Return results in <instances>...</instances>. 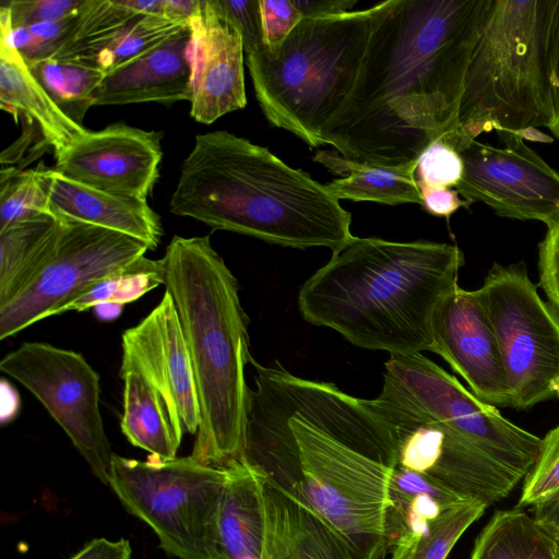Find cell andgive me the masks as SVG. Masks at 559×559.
Returning <instances> with one entry per match:
<instances>
[{"label": "cell", "mask_w": 559, "mask_h": 559, "mask_svg": "<svg viewBox=\"0 0 559 559\" xmlns=\"http://www.w3.org/2000/svg\"><path fill=\"white\" fill-rule=\"evenodd\" d=\"M123 411L120 428L128 441L162 460L177 457L185 429L178 411L155 379L122 352Z\"/></svg>", "instance_id": "obj_20"}, {"label": "cell", "mask_w": 559, "mask_h": 559, "mask_svg": "<svg viewBox=\"0 0 559 559\" xmlns=\"http://www.w3.org/2000/svg\"><path fill=\"white\" fill-rule=\"evenodd\" d=\"M424 209L431 215L450 217L462 206H468L469 201L461 199L459 192L451 188L420 189Z\"/></svg>", "instance_id": "obj_40"}, {"label": "cell", "mask_w": 559, "mask_h": 559, "mask_svg": "<svg viewBox=\"0 0 559 559\" xmlns=\"http://www.w3.org/2000/svg\"><path fill=\"white\" fill-rule=\"evenodd\" d=\"M182 26L185 25L171 22L164 15H142L107 39L60 60L80 62L106 73L158 44Z\"/></svg>", "instance_id": "obj_28"}, {"label": "cell", "mask_w": 559, "mask_h": 559, "mask_svg": "<svg viewBox=\"0 0 559 559\" xmlns=\"http://www.w3.org/2000/svg\"><path fill=\"white\" fill-rule=\"evenodd\" d=\"M377 399L450 430L521 478L539 453L540 438L504 418L421 353L390 355Z\"/></svg>", "instance_id": "obj_9"}, {"label": "cell", "mask_w": 559, "mask_h": 559, "mask_svg": "<svg viewBox=\"0 0 559 559\" xmlns=\"http://www.w3.org/2000/svg\"><path fill=\"white\" fill-rule=\"evenodd\" d=\"M61 219L44 214L0 230V307L40 273L55 248Z\"/></svg>", "instance_id": "obj_25"}, {"label": "cell", "mask_w": 559, "mask_h": 559, "mask_svg": "<svg viewBox=\"0 0 559 559\" xmlns=\"http://www.w3.org/2000/svg\"><path fill=\"white\" fill-rule=\"evenodd\" d=\"M160 134L119 122L80 135L53 169L85 186L146 201L159 175Z\"/></svg>", "instance_id": "obj_14"}, {"label": "cell", "mask_w": 559, "mask_h": 559, "mask_svg": "<svg viewBox=\"0 0 559 559\" xmlns=\"http://www.w3.org/2000/svg\"><path fill=\"white\" fill-rule=\"evenodd\" d=\"M218 2L240 31L246 55L262 49L265 44L260 0H218Z\"/></svg>", "instance_id": "obj_38"}, {"label": "cell", "mask_w": 559, "mask_h": 559, "mask_svg": "<svg viewBox=\"0 0 559 559\" xmlns=\"http://www.w3.org/2000/svg\"><path fill=\"white\" fill-rule=\"evenodd\" d=\"M432 350L493 406H511L500 349L478 289L459 285L439 302L431 325Z\"/></svg>", "instance_id": "obj_15"}, {"label": "cell", "mask_w": 559, "mask_h": 559, "mask_svg": "<svg viewBox=\"0 0 559 559\" xmlns=\"http://www.w3.org/2000/svg\"><path fill=\"white\" fill-rule=\"evenodd\" d=\"M478 294L498 342L511 407L559 400V310L539 297L525 265L493 264Z\"/></svg>", "instance_id": "obj_10"}, {"label": "cell", "mask_w": 559, "mask_h": 559, "mask_svg": "<svg viewBox=\"0 0 559 559\" xmlns=\"http://www.w3.org/2000/svg\"><path fill=\"white\" fill-rule=\"evenodd\" d=\"M162 284L164 285L162 259L152 260L144 255L96 283L80 297L60 309L58 314L73 310L84 311L98 304L124 306V304L138 300Z\"/></svg>", "instance_id": "obj_31"}, {"label": "cell", "mask_w": 559, "mask_h": 559, "mask_svg": "<svg viewBox=\"0 0 559 559\" xmlns=\"http://www.w3.org/2000/svg\"><path fill=\"white\" fill-rule=\"evenodd\" d=\"M217 524V559H263L266 536L265 475L243 457L225 464Z\"/></svg>", "instance_id": "obj_21"}, {"label": "cell", "mask_w": 559, "mask_h": 559, "mask_svg": "<svg viewBox=\"0 0 559 559\" xmlns=\"http://www.w3.org/2000/svg\"><path fill=\"white\" fill-rule=\"evenodd\" d=\"M376 5L304 17L277 46L247 53L255 97L267 120L310 147L350 93Z\"/></svg>", "instance_id": "obj_7"}, {"label": "cell", "mask_w": 559, "mask_h": 559, "mask_svg": "<svg viewBox=\"0 0 559 559\" xmlns=\"http://www.w3.org/2000/svg\"><path fill=\"white\" fill-rule=\"evenodd\" d=\"M264 44L280 45L302 20L292 0H260Z\"/></svg>", "instance_id": "obj_37"}, {"label": "cell", "mask_w": 559, "mask_h": 559, "mask_svg": "<svg viewBox=\"0 0 559 559\" xmlns=\"http://www.w3.org/2000/svg\"><path fill=\"white\" fill-rule=\"evenodd\" d=\"M463 169L459 152L439 139L419 156L415 177L419 189L452 188L460 182Z\"/></svg>", "instance_id": "obj_35"}, {"label": "cell", "mask_w": 559, "mask_h": 559, "mask_svg": "<svg viewBox=\"0 0 559 559\" xmlns=\"http://www.w3.org/2000/svg\"><path fill=\"white\" fill-rule=\"evenodd\" d=\"M164 286L173 298L189 352L200 426L191 456L224 466L242 457L251 361L248 317L239 285L210 237L175 236L162 258Z\"/></svg>", "instance_id": "obj_5"}, {"label": "cell", "mask_w": 559, "mask_h": 559, "mask_svg": "<svg viewBox=\"0 0 559 559\" xmlns=\"http://www.w3.org/2000/svg\"><path fill=\"white\" fill-rule=\"evenodd\" d=\"M190 27V115L198 122L211 124L247 105L243 41L218 0H203Z\"/></svg>", "instance_id": "obj_16"}, {"label": "cell", "mask_w": 559, "mask_h": 559, "mask_svg": "<svg viewBox=\"0 0 559 559\" xmlns=\"http://www.w3.org/2000/svg\"><path fill=\"white\" fill-rule=\"evenodd\" d=\"M557 546L524 511H497L475 539L469 559H558Z\"/></svg>", "instance_id": "obj_27"}, {"label": "cell", "mask_w": 559, "mask_h": 559, "mask_svg": "<svg viewBox=\"0 0 559 559\" xmlns=\"http://www.w3.org/2000/svg\"><path fill=\"white\" fill-rule=\"evenodd\" d=\"M190 24L106 72L94 106L189 100L192 95Z\"/></svg>", "instance_id": "obj_18"}, {"label": "cell", "mask_w": 559, "mask_h": 559, "mask_svg": "<svg viewBox=\"0 0 559 559\" xmlns=\"http://www.w3.org/2000/svg\"><path fill=\"white\" fill-rule=\"evenodd\" d=\"M203 0H165L163 15L171 22L187 25L195 19Z\"/></svg>", "instance_id": "obj_44"}, {"label": "cell", "mask_w": 559, "mask_h": 559, "mask_svg": "<svg viewBox=\"0 0 559 559\" xmlns=\"http://www.w3.org/2000/svg\"><path fill=\"white\" fill-rule=\"evenodd\" d=\"M497 134L503 147L473 140L459 152L464 169L455 190L501 217L538 221L549 227L559 218V173L515 132Z\"/></svg>", "instance_id": "obj_13"}, {"label": "cell", "mask_w": 559, "mask_h": 559, "mask_svg": "<svg viewBox=\"0 0 559 559\" xmlns=\"http://www.w3.org/2000/svg\"><path fill=\"white\" fill-rule=\"evenodd\" d=\"M124 4L142 15H163L165 0H123Z\"/></svg>", "instance_id": "obj_46"}, {"label": "cell", "mask_w": 559, "mask_h": 559, "mask_svg": "<svg viewBox=\"0 0 559 559\" xmlns=\"http://www.w3.org/2000/svg\"><path fill=\"white\" fill-rule=\"evenodd\" d=\"M122 352L134 356L175 404L185 432L197 433L200 405L192 365L169 293L122 334Z\"/></svg>", "instance_id": "obj_17"}, {"label": "cell", "mask_w": 559, "mask_h": 559, "mask_svg": "<svg viewBox=\"0 0 559 559\" xmlns=\"http://www.w3.org/2000/svg\"><path fill=\"white\" fill-rule=\"evenodd\" d=\"M304 17L338 15L354 11L357 0H292Z\"/></svg>", "instance_id": "obj_42"}, {"label": "cell", "mask_w": 559, "mask_h": 559, "mask_svg": "<svg viewBox=\"0 0 559 559\" xmlns=\"http://www.w3.org/2000/svg\"><path fill=\"white\" fill-rule=\"evenodd\" d=\"M86 0H10L2 2L0 15H3L11 28L40 22L59 21L79 13Z\"/></svg>", "instance_id": "obj_36"}, {"label": "cell", "mask_w": 559, "mask_h": 559, "mask_svg": "<svg viewBox=\"0 0 559 559\" xmlns=\"http://www.w3.org/2000/svg\"><path fill=\"white\" fill-rule=\"evenodd\" d=\"M59 218L61 227L55 248L38 276L0 307V340L58 314L96 283L150 250L143 241L128 235Z\"/></svg>", "instance_id": "obj_12"}, {"label": "cell", "mask_w": 559, "mask_h": 559, "mask_svg": "<svg viewBox=\"0 0 559 559\" xmlns=\"http://www.w3.org/2000/svg\"><path fill=\"white\" fill-rule=\"evenodd\" d=\"M226 483L224 466L194 457L146 461L114 453L109 486L132 515L177 559H217V524Z\"/></svg>", "instance_id": "obj_8"}, {"label": "cell", "mask_w": 559, "mask_h": 559, "mask_svg": "<svg viewBox=\"0 0 559 559\" xmlns=\"http://www.w3.org/2000/svg\"><path fill=\"white\" fill-rule=\"evenodd\" d=\"M486 3L386 0L376 4L354 86L322 128V144L350 160L400 167L454 133Z\"/></svg>", "instance_id": "obj_1"}, {"label": "cell", "mask_w": 559, "mask_h": 559, "mask_svg": "<svg viewBox=\"0 0 559 559\" xmlns=\"http://www.w3.org/2000/svg\"><path fill=\"white\" fill-rule=\"evenodd\" d=\"M557 558L559 559V544L557 546Z\"/></svg>", "instance_id": "obj_49"}, {"label": "cell", "mask_w": 559, "mask_h": 559, "mask_svg": "<svg viewBox=\"0 0 559 559\" xmlns=\"http://www.w3.org/2000/svg\"><path fill=\"white\" fill-rule=\"evenodd\" d=\"M522 140H528L533 142L550 143L552 138L544 132L538 131L536 128H526L515 132Z\"/></svg>", "instance_id": "obj_48"}, {"label": "cell", "mask_w": 559, "mask_h": 559, "mask_svg": "<svg viewBox=\"0 0 559 559\" xmlns=\"http://www.w3.org/2000/svg\"><path fill=\"white\" fill-rule=\"evenodd\" d=\"M70 559H132V550L124 538L109 540L102 537L87 543Z\"/></svg>", "instance_id": "obj_41"}, {"label": "cell", "mask_w": 559, "mask_h": 559, "mask_svg": "<svg viewBox=\"0 0 559 559\" xmlns=\"http://www.w3.org/2000/svg\"><path fill=\"white\" fill-rule=\"evenodd\" d=\"M242 457L324 520L356 559H383L393 466L357 445L344 391L253 358Z\"/></svg>", "instance_id": "obj_2"}, {"label": "cell", "mask_w": 559, "mask_h": 559, "mask_svg": "<svg viewBox=\"0 0 559 559\" xmlns=\"http://www.w3.org/2000/svg\"><path fill=\"white\" fill-rule=\"evenodd\" d=\"M169 209L213 229L297 249L335 252L355 237L350 213L323 183L227 131L195 136Z\"/></svg>", "instance_id": "obj_4"}, {"label": "cell", "mask_w": 559, "mask_h": 559, "mask_svg": "<svg viewBox=\"0 0 559 559\" xmlns=\"http://www.w3.org/2000/svg\"><path fill=\"white\" fill-rule=\"evenodd\" d=\"M487 507L481 501L468 500L445 510L423 531L401 536L391 549V559H445Z\"/></svg>", "instance_id": "obj_30"}, {"label": "cell", "mask_w": 559, "mask_h": 559, "mask_svg": "<svg viewBox=\"0 0 559 559\" xmlns=\"http://www.w3.org/2000/svg\"><path fill=\"white\" fill-rule=\"evenodd\" d=\"M312 159L343 176L324 183L337 200L423 205V195L415 177L417 160L400 167H382L350 160L336 151L323 150H319Z\"/></svg>", "instance_id": "obj_24"}, {"label": "cell", "mask_w": 559, "mask_h": 559, "mask_svg": "<svg viewBox=\"0 0 559 559\" xmlns=\"http://www.w3.org/2000/svg\"><path fill=\"white\" fill-rule=\"evenodd\" d=\"M558 0H487L467 66L457 128L440 139L460 152L479 134L556 126L552 31Z\"/></svg>", "instance_id": "obj_6"}, {"label": "cell", "mask_w": 559, "mask_h": 559, "mask_svg": "<svg viewBox=\"0 0 559 559\" xmlns=\"http://www.w3.org/2000/svg\"><path fill=\"white\" fill-rule=\"evenodd\" d=\"M0 175V230L22 221L52 214L36 169L2 167Z\"/></svg>", "instance_id": "obj_33"}, {"label": "cell", "mask_w": 559, "mask_h": 559, "mask_svg": "<svg viewBox=\"0 0 559 559\" xmlns=\"http://www.w3.org/2000/svg\"><path fill=\"white\" fill-rule=\"evenodd\" d=\"M28 68L61 110L83 126L86 111L94 106L93 93L105 72L95 67L56 58L37 61Z\"/></svg>", "instance_id": "obj_29"}, {"label": "cell", "mask_w": 559, "mask_h": 559, "mask_svg": "<svg viewBox=\"0 0 559 559\" xmlns=\"http://www.w3.org/2000/svg\"><path fill=\"white\" fill-rule=\"evenodd\" d=\"M539 284L559 310V218L548 227L538 246Z\"/></svg>", "instance_id": "obj_39"}, {"label": "cell", "mask_w": 559, "mask_h": 559, "mask_svg": "<svg viewBox=\"0 0 559 559\" xmlns=\"http://www.w3.org/2000/svg\"><path fill=\"white\" fill-rule=\"evenodd\" d=\"M463 265L455 245L355 236L304 283L298 307L307 322L357 347L431 352L435 311Z\"/></svg>", "instance_id": "obj_3"}, {"label": "cell", "mask_w": 559, "mask_h": 559, "mask_svg": "<svg viewBox=\"0 0 559 559\" xmlns=\"http://www.w3.org/2000/svg\"><path fill=\"white\" fill-rule=\"evenodd\" d=\"M468 500L435 478L411 471L397 461L390 479L386 514L391 549L401 536L423 531L442 512Z\"/></svg>", "instance_id": "obj_26"}, {"label": "cell", "mask_w": 559, "mask_h": 559, "mask_svg": "<svg viewBox=\"0 0 559 559\" xmlns=\"http://www.w3.org/2000/svg\"><path fill=\"white\" fill-rule=\"evenodd\" d=\"M38 179L57 217L115 230L143 241L155 250L162 239L159 216L146 201L102 191L38 167Z\"/></svg>", "instance_id": "obj_19"}, {"label": "cell", "mask_w": 559, "mask_h": 559, "mask_svg": "<svg viewBox=\"0 0 559 559\" xmlns=\"http://www.w3.org/2000/svg\"><path fill=\"white\" fill-rule=\"evenodd\" d=\"M81 11L59 21L40 22L17 28H11L7 19L0 15V43L14 48L27 66L53 58L70 40Z\"/></svg>", "instance_id": "obj_32"}, {"label": "cell", "mask_w": 559, "mask_h": 559, "mask_svg": "<svg viewBox=\"0 0 559 559\" xmlns=\"http://www.w3.org/2000/svg\"><path fill=\"white\" fill-rule=\"evenodd\" d=\"M0 369L44 405L93 474L108 485L114 453L99 411V374L84 356L25 342L2 357Z\"/></svg>", "instance_id": "obj_11"}, {"label": "cell", "mask_w": 559, "mask_h": 559, "mask_svg": "<svg viewBox=\"0 0 559 559\" xmlns=\"http://www.w3.org/2000/svg\"><path fill=\"white\" fill-rule=\"evenodd\" d=\"M533 519L559 544V491L534 506Z\"/></svg>", "instance_id": "obj_43"}, {"label": "cell", "mask_w": 559, "mask_h": 559, "mask_svg": "<svg viewBox=\"0 0 559 559\" xmlns=\"http://www.w3.org/2000/svg\"><path fill=\"white\" fill-rule=\"evenodd\" d=\"M263 559H356L346 542L319 515L266 480Z\"/></svg>", "instance_id": "obj_22"}, {"label": "cell", "mask_w": 559, "mask_h": 559, "mask_svg": "<svg viewBox=\"0 0 559 559\" xmlns=\"http://www.w3.org/2000/svg\"><path fill=\"white\" fill-rule=\"evenodd\" d=\"M92 309L99 320L111 321L121 314L123 306L117 304H98Z\"/></svg>", "instance_id": "obj_47"}, {"label": "cell", "mask_w": 559, "mask_h": 559, "mask_svg": "<svg viewBox=\"0 0 559 559\" xmlns=\"http://www.w3.org/2000/svg\"><path fill=\"white\" fill-rule=\"evenodd\" d=\"M559 491V425L542 439L537 459L526 474L519 508L536 506Z\"/></svg>", "instance_id": "obj_34"}, {"label": "cell", "mask_w": 559, "mask_h": 559, "mask_svg": "<svg viewBox=\"0 0 559 559\" xmlns=\"http://www.w3.org/2000/svg\"><path fill=\"white\" fill-rule=\"evenodd\" d=\"M0 106L33 123L55 156L87 130L68 117L31 72L20 53L0 43Z\"/></svg>", "instance_id": "obj_23"}, {"label": "cell", "mask_w": 559, "mask_h": 559, "mask_svg": "<svg viewBox=\"0 0 559 559\" xmlns=\"http://www.w3.org/2000/svg\"><path fill=\"white\" fill-rule=\"evenodd\" d=\"M552 83L556 107V126L552 133L559 139V0L552 31Z\"/></svg>", "instance_id": "obj_45"}]
</instances>
